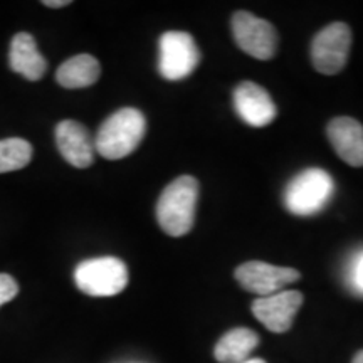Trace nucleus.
<instances>
[{"instance_id":"obj_1","label":"nucleus","mask_w":363,"mask_h":363,"mask_svg":"<svg viewBox=\"0 0 363 363\" xmlns=\"http://www.w3.org/2000/svg\"><path fill=\"white\" fill-rule=\"evenodd\" d=\"M199 202V182L190 175H182L170 182L157 202V220L163 233L182 238L194 227Z\"/></svg>"},{"instance_id":"obj_2","label":"nucleus","mask_w":363,"mask_h":363,"mask_svg":"<svg viewBox=\"0 0 363 363\" xmlns=\"http://www.w3.org/2000/svg\"><path fill=\"white\" fill-rule=\"evenodd\" d=\"M147 133V120L136 108H121L99 126L94 147L103 158L120 160L133 153Z\"/></svg>"},{"instance_id":"obj_3","label":"nucleus","mask_w":363,"mask_h":363,"mask_svg":"<svg viewBox=\"0 0 363 363\" xmlns=\"http://www.w3.org/2000/svg\"><path fill=\"white\" fill-rule=\"evenodd\" d=\"M335 194V182L323 169H306L293 177L284 189V206L294 216H315Z\"/></svg>"},{"instance_id":"obj_4","label":"nucleus","mask_w":363,"mask_h":363,"mask_svg":"<svg viewBox=\"0 0 363 363\" xmlns=\"http://www.w3.org/2000/svg\"><path fill=\"white\" fill-rule=\"evenodd\" d=\"M128 267L118 257H94L79 262L74 271V283L79 291L89 296H116L128 284Z\"/></svg>"},{"instance_id":"obj_5","label":"nucleus","mask_w":363,"mask_h":363,"mask_svg":"<svg viewBox=\"0 0 363 363\" xmlns=\"http://www.w3.org/2000/svg\"><path fill=\"white\" fill-rule=\"evenodd\" d=\"M158 71L165 79L180 81L189 78L201 62V51L192 35L182 30H169L158 43Z\"/></svg>"},{"instance_id":"obj_6","label":"nucleus","mask_w":363,"mask_h":363,"mask_svg":"<svg viewBox=\"0 0 363 363\" xmlns=\"http://www.w3.org/2000/svg\"><path fill=\"white\" fill-rule=\"evenodd\" d=\"M352 48V30L345 22H333L315 35L311 62L321 74L333 76L347 66Z\"/></svg>"},{"instance_id":"obj_7","label":"nucleus","mask_w":363,"mask_h":363,"mask_svg":"<svg viewBox=\"0 0 363 363\" xmlns=\"http://www.w3.org/2000/svg\"><path fill=\"white\" fill-rule=\"evenodd\" d=\"M235 44L249 56L269 61L278 49V33L274 26L251 12L239 11L230 21Z\"/></svg>"},{"instance_id":"obj_8","label":"nucleus","mask_w":363,"mask_h":363,"mask_svg":"<svg viewBox=\"0 0 363 363\" xmlns=\"http://www.w3.org/2000/svg\"><path fill=\"white\" fill-rule=\"evenodd\" d=\"M238 283L249 293L259 298L283 291L286 286L296 283L301 278L299 271L293 267L274 266L264 261H247L240 264L234 272Z\"/></svg>"},{"instance_id":"obj_9","label":"nucleus","mask_w":363,"mask_h":363,"mask_svg":"<svg viewBox=\"0 0 363 363\" xmlns=\"http://www.w3.org/2000/svg\"><path fill=\"white\" fill-rule=\"evenodd\" d=\"M303 305V294L294 289L257 298L252 303V313L272 333H286L293 326L299 308Z\"/></svg>"},{"instance_id":"obj_10","label":"nucleus","mask_w":363,"mask_h":363,"mask_svg":"<svg viewBox=\"0 0 363 363\" xmlns=\"http://www.w3.org/2000/svg\"><path fill=\"white\" fill-rule=\"evenodd\" d=\"M234 108L240 120L252 128H264L278 115L271 94L251 81H244L234 89Z\"/></svg>"},{"instance_id":"obj_11","label":"nucleus","mask_w":363,"mask_h":363,"mask_svg":"<svg viewBox=\"0 0 363 363\" xmlns=\"http://www.w3.org/2000/svg\"><path fill=\"white\" fill-rule=\"evenodd\" d=\"M56 143L62 158L76 169H88L94 162V147L88 128L74 120H65L56 126Z\"/></svg>"},{"instance_id":"obj_12","label":"nucleus","mask_w":363,"mask_h":363,"mask_svg":"<svg viewBox=\"0 0 363 363\" xmlns=\"http://www.w3.org/2000/svg\"><path fill=\"white\" fill-rule=\"evenodd\" d=\"M326 135L337 155L350 167H363V125L355 118H333L326 126Z\"/></svg>"},{"instance_id":"obj_13","label":"nucleus","mask_w":363,"mask_h":363,"mask_svg":"<svg viewBox=\"0 0 363 363\" xmlns=\"http://www.w3.org/2000/svg\"><path fill=\"white\" fill-rule=\"evenodd\" d=\"M9 66L17 74L24 76L29 81H39L44 78L48 69V61L39 52L35 39L27 33L16 34L9 51Z\"/></svg>"},{"instance_id":"obj_14","label":"nucleus","mask_w":363,"mask_h":363,"mask_svg":"<svg viewBox=\"0 0 363 363\" xmlns=\"http://www.w3.org/2000/svg\"><path fill=\"white\" fill-rule=\"evenodd\" d=\"M99 74H101V66L96 57L89 54H78L59 66L56 79L62 88L79 89L93 86L99 79Z\"/></svg>"},{"instance_id":"obj_15","label":"nucleus","mask_w":363,"mask_h":363,"mask_svg":"<svg viewBox=\"0 0 363 363\" xmlns=\"http://www.w3.org/2000/svg\"><path fill=\"white\" fill-rule=\"evenodd\" d=\"M259 347V335L249 328L229 330L217 342L214 357L220 363H242Z\"/></svg>"},{"instance_id":"obj_16","label":"nucleus","mask_w":363,"mask_h":363,"mask_svg":"<svg viewBox=\"0 0 363 363\" xmlns=\"http://www.w3.org/2000/svg\"><path fill=\"white\" fill-rule=\"evenodd\" d=\"M33 147L24 138L0 140V174L16 172L29 165Z\"/></svg>"},{"instance_id":"obj_17","label":"nucleus","mask_w":363,"mask_h":363,"mask_svg":"<svg viewBox=\"0 0 363 363\" xmlns=\"http://www.w3.org/2000/svg\"><path fill=\"white\" fill-rule=\"evenodd\" d=\"M17 293H19V284H17V281L13 279L11 274L0 272V306L12 301V299L17 296Z\"/></svg>"},{"instance_id":"obj_18","label":"nucleus","mask_w":363,"mask_h":363,"mask_svg":"<svg viewBox=\"0 0 363 363\" xmlns=\"http://www.w3.org/2000/svg\"><path fill=\"white\" fill-rule=\"evenodd\" d=\"M352 286L358 291L363 293V252L358 254V256L352 262Z\"/></svg>"},{"instance_id":"obj_19","label":"nucleus","mask_w":363,"mask_h":363,"mask_svg":"<svg viewBox=\"0 0 363 363\" xmlns=\"http://www.w3.org/2000/svg\"><path fill=\"white\" fill-rule=\"evenodd\" d=\"M45 7H54V9H59V7H66L69 6V0H45V2H43Z\"/></svg>"},{"instance_id":"obj_20","label":"nucleus","mask_w":363,"mask_h":363,"mask_svg":"<svg viewBox=\"0 0 363 363\" xmlns=\"http://www.w3.org/2000/svg\"><path fill=\"white\" fill-rule=\"evenodd\" d=\"M352 363H363V350L358 352L355 357H353V362Z\"/></svg>"},{"instance_id":"obj_21","label":"nucleus","mask_w":363,"mask_h":363,"mask_svg":"<svg viewBox=\"0 0 363 363\" xmlns=\"http://www.w3.org/2000/svg\"><path fill=\"white\" fill-rule=\"evenodd\" d=\"M242 363H266V360H262V358H249V360Z\"/></svg>"}]
</instances>
